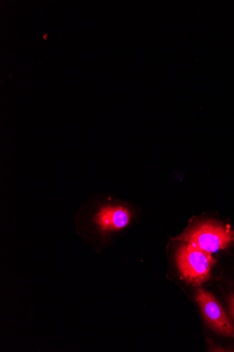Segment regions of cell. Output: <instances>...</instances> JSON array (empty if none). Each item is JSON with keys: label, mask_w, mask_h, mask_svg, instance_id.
<instances>
[{"label": "cell", "mask_w": 234, "mask_h": 352, "mask_svg": "<svg viewBox=\"0 0 234 352\" xmlns=\"http://www.w3.org/2000/svg\"><path fill=\"white\" fill-rule=\"evenodd\" d=\"M132 213L126 206L113 203H102L91 199L75 215L77 231L95 249L113 233L127 228Z\"/></svg>", "instance_id": "6da1fadb"}, {"label": "cell", "mask_w": 234, "mask_h": 352, "mask_svg": "<svg viewBox=\"0 0 234 352\" xmlns=\"http://www.w3.org/2000/svg\"><path fill=\"white\" fill-rule=\"evenodd\" d=\"M211 254L234 243V231L213 220L197 222L178 239Z\"/></svg>", "instance_id": "7a4b0ae2"}, {"label": "cell", "mask_w": 234, "mask_h": 352, "mask_svg": "<svg viewBox=\"0 0 234 352\" xmlns=\"http://www.w3.org/2000/svg\"><path fill=\"white\" fill-rule=\"evenodd\" d=\"M176 261L182 278L194 286L208 281L216 263L212 254L185 243L177 250Z\"/></svg>", "instance_id": "3957f363"}, {"label": "cell", "mask_w": 234, "mask_h": 352, "mask_svg": "<svg viewBox=\"0 0 234 352\" xmlns=\"http://www.w3.org/2000/svg\"><path fill=\"white\" fill-rule=\"evenodd\" d=\"M195 299L207 324L213 331L225 337L234 338V326L213 294L198 287Z\"/></svg>", "instance_id": "277c9868"}, {"label": "cell", "mask_w": 234, "mask_h": 352, "mask_svg": "<svg viewBox=\"0 0 234 352\" xmlns=\"http://www.w3.org/2000/svg\"><path fill=\"white\" fill-rule=\"evenodd\" d=\"M230 313L234 318V294L231 295L229 299Z\"/></svg>", "instance_id": "5b68a950"}]
</instances>
